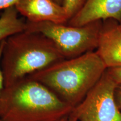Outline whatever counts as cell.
Returning a JSON list of instances; mask_svg holds the SVG:
<instances>
[{
  "label": "cell",
  "mask_w": 121,
  "mask_h": 121,
  "mask_svg": "<svg viewBox=\"0 0 121 121\" xmlns=\"http://www.w3.org/2000/svg\"><path fill=\"white\" fill-rule=\"evenodd\" d=\"M73 108L28 76L4 86L0 96L3 121H60L69 117Z\"/></svg>",
  "instance_id": "cell-1"
},
{
  "label": "cell",
  "mask_w": 121,
  "mask_h": 121,
  "mask_svg": "<svg viewBox=\"0 0 121 121\" xmlns=\"http://www.w3.org/2000/svg\"><path fill=\"white\" fill-rule=\"evenodd\" d=\"M18 14L15 6L5 9L2 13L0 16V43L25 30L26 21L19 17Z\"/></svg>",
  "instance_id": "cell-9"
},
{
  "label": "cell",
  "mask_w": 121,
  "mask_h": 121,
  "mask_svg": "<svg viewBox=\"0 0 121 121\" xmlns=\"http://www.w3.org/2000/svg\"><path fill=\"white\" fill-rule=\"evenodd\" d=\"M67 121H77L75 120V119H73V118L70 117H69H69H68V119H67Z\"/></svg>",
  "instance_id": "cell-16"
},
{
  "label": "cell",
  "mask_w": 121,
  "mask_h": 121,
  "mask_svg": "<svg viewBox=\"0 0 121 121\" xmlns=\"http://www.w3.org/2000/svg\"><path fill=\"white\" fill-rule=\"evenodd\" d=\"M15 7L28 22L67 24L69 20L63 6L52 0H19Z\"/></svg>",
  "instance_id": "cell-6"
},
{
  "label": "cell",
  "mask_w": 121,
  "mask_h": 121,
  "mask_svg": "<svg viewBox=\"0 0 121 121\" xmlns=\"http://www.w3.org/2000/svg\"><path fill=\"white\" fill-rule=\"evenodd\" d=\"M121 20V0H86L82 8L67 24L81 26L98 20Z\"/></svg>",
  "instance_id": "cell-8"
},
{
  "label": "cell",
  "mask_w": 121,
  "mask_h": 121,
  "mask_svg": "<svg viewBox=\"0 0 121 121\" xmlns=\"http://www.w3.org/2000/svg\"><path fill=\"white\" fill-rule=\"evenodd\" d=\"M95 51L107 69L121 67V29L118 22L103 21Z\"/></svg>",
  "instance_id": "cell-7"
},
{
  "label": "cell",
  "mask_w": 121,
  "mask_h": 121,
  "mask_svg": "<svg viewBox=\"0 0 121 121\" xmlns=\"http://www.w3.org/2000/svg\"><path fill=\"white\" fill-rule=\"evenodd\" d=\"M115 100L118 107L121 110V84L117 85L115 90Z\"/></svg>",
  "instance_id": "cell-14"
},
{
  "label": "cell",
  "mask_w": 121,
  "mask_h": 121,
  "mask_svg": "<svg viewBox=\"0 0 121 121\" xmlns=\"http://www.w3.org/2000/svg\"><path fill=\"white\" fill-rule=\"evenodd\" d=\"M52 1H53L54 2H56L57 4H60V5H62L63 4V0H52Z\"/></svg>",
  "instance_id": "cell-15"
},
{
  "label": "cell",
  "mask_w": 121,
  "mask_h": 121,
  "mask_svg": "<svg viewBox=\"0 0 121 121\" xmlns=\"http://www.w3.org/2000/svg\"><path fill=\"white\" fill-rule=\"evenodd\" d=\"M119 26H120V28L121 29V20L120 22H119Z\"/></svg>",
  "instance_id": "cell-18"
},
{
  "label": "cell",
  "mask_w": 121,
  "mask_h": 121,
  "mask_svg": "<svg viewBox=\"0 0 121 121\" xmlns=\"http://www.w3.org/2000/svg\"><path fill=\"white\" fill-rule=\"evenodd\" d=\"M0 121H3L2 120V119H1V118H0Z\"/></svg>",
  "instance_id": "cell-19"
},
{
  "label": "cell",
  "mask_w": 121,
  "mask_h": 121,
  "mask_svg": "<svg viewBox=\"0 0 121 121\" xmlns=\"http://www.w3.org/2000/svg\"><path fill=\"white\" fill-rule=\"evenodd\" d=\"M19 0H0V10L14 6Z\"/></svg>",
  "instance_id": "cell-13"
},
{
  "label": "cell",
  "mask_w": 121,
  "mask_h": 121,
  "mask_svg": "<svg viewBox=\"0 0 121 121\" xmlns=\"http://www.w3.org/2000/svg\"><path fill=\"white\" fill-rule=\"evenodd\" d=\"M65 59L43 34L24 30L13 34L5 40L1 57L4 86Z\"/></svg>",
  "instance_id": "cell-3"
},
{
  "label": "cell",
  "mask_w": 121,
  "mask_h": 121,
  "mask_svg": "<svg viewBox=\"0 0 121 121\" xmlns=\"http://www.w3.org/2000/svg\"><path fill=\"white\" fill-rule=\"evenodd\" d=\"M102 23L103 21L98 20L73 26L67 24L26 20L25 30L44 35L57 45L65 59H71L96 49Z\"/></svg>",
  "instance_id": "cell-4"
},
{
  "label": "cell",
  "mask_w": 121,
  "mask_h": 121,
  "mask_svg": "<svg viewBox=\"0 0 121 121\" xmlns=\"http://www.w3.org/2000/svg\"><path fill=\"white\" fill-rule=\"evenodd\" d=\"M85 1L86 0H63L62 6L69 20L81 10Z\"/></svg>",
  "instance_id": "cell-10"
},
{
  "label": "cell",
  "mask_w": 121,
  "mask_h": 121,
  "mask_svg": "<svg viewBox=\"0 0 121 121\" xmlns=\"http://www.w3.org/2000/svg\"><path fill=\"white\" fill-rule=\"evenodd\" d=\"M4 43H5V40H3V41L0 43V96H1L2 91L4 87V78L1 67V57H2V54L3 49H4Z\"/></svg>",
  "instance_id": "cell-12"
},
{
  "label": "cell",
  "mask_w": 121,
  "mask_h": 121,
  "mask_svg": "<svg viewBox=\"0 0 121 121\" xmlns=\"http://www.w3.org/2000/svg\"><path fill=\"white\" fill-rule=\"evenodd\" d=\"M67 119H68V117H67V118H65L62 119V120H60V121H67Z\"/></svg>",
  "instance_id": "cell-17"
},
{
  "label": "cell",
  "mask_w": 121,
  "mask_h": 121,
  "mask_svg": "<svg viewBox=\"0 0 121 121\" xmlns=\"http://www.w3.org/2000/svg\"><path fill=\"white\" fill-rule=\"evenodd\" d=\"M107 71L116 84H121V67L107 69Z\"/></svg>",
  "instance_id": "cell-11"
},
{
  "label": "cell",
  "mask_w": 121,
  "mask_h": 121,
  "mask_svg": "<svg viewBox=\"0 0 121 121\" xmlns=\"http://www.w3.org/2000/svg\"><path fill=\"white\" fill-rule=\"evenodd\" d=\"M107 68L96 51L65 59L29 75L75 107L102 78Z\"/></svg>",
  "instance_id": "cell-2"
},
{
  "label": "cell",
  "mask_w": 121,
  "mask_h": 121,
  "mask_svg": "<svg viewBox=\"0 0 121 121\" xmlns=\"http://www.w3.org/2000/svg\"><path fill=\"white\" fill-rule=\"evenodd\" d=\"M117 84L105 71L69 117L77 121H121V111L116 104Z\"/></svg>",
  "instance_id": "cell-5"
}]
</instances>
